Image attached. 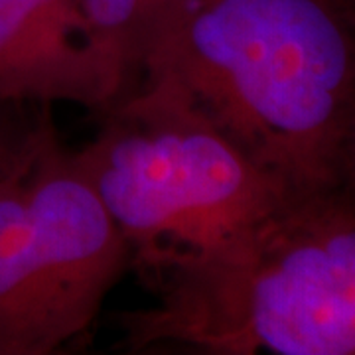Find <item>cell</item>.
Returning <instances> with one entry per match:
<instances>
[{"instance_id":"1","label":"cell","mask_w":355,"mask_h":355,"mask_svg":"<svg viewBox=\"0 0 355 355\" xmlns=\"http://www.w3.org/2000/svg\"><path fill=\"white\" fill-rule=\"evenodd\" d=\"M142 77L174 83L288 202L345 191L354 0H184Z\"/></svg>"},{"instance_id":"2","label":"cell","mask_w":355,"mask_h":355,"mask_svg":"<svg viewBox=\"0 0 355 355\" xmlns=\"http://www.w3.org/2000/svg\"><path fill=\"white\" fill-rule=\"evenodd\" d=\"M154 300L116 316L127 354L355 355V202L279 205L237 235L139 270Z\"/></svg>"},{"instance_id":"3","label":"cell","mask_w":355,"mask_h":355,"mask_svg":"<svg viewBox=\"0 0 355 355\" xmlns=\"http://www.w3.org/2000/svg\"><path fill=\"white\" fill-rule=\"evenodd\" d=\"M99 116L77 162L137 270L214 247L288 202L168 79L142 77Z\"/></svg>"},{"instance_id":"4","label":"cell","mask_w":355,"mask_h":355,"mask_svg":"<svg viewBox=\"0 0 355 355\" xmlns=\"http://www.w3.org/2000/svg\"><path fill=\"white\" fill-rule=\"evenodd\" d=\"M130 261V245L46 109L0 176V355L81 347Z\"/></svg>"},{"instance_id":"5","label":"cell","mask_w":355,"mask_h":355,"mask_svg":"<svg viewBox=\"0 0 355 355\" xmlns=\"http://www.w3.org/2000/svg\"><path fill=\"white\" fill-rule=\"evenodd\" d=\"M123 97L76 0H0V103H76L101 114Z\"/></svg>"},{"instance_id":"6","label":"cell","mask_w":355,"mask_h":355,"mask_svg":"<svg viewBox=\"0 0 355 355\" xmlns=\"http://www.w3.org/2000/svg\"><path fill=\"white\" fill-rule=\"evenodd\" d=\"M91 36L123 79L125 95L142 81L156 44L184 0H76Z\"/></svg>"},{"instance_id":"7","label":"cell","mask_w":355,"mask_h":355,"mask_svg":"<svg viewBox=\"0 0 355 355\" xmlns=\"http://www.w3.org/2000/svg\"><path fill=\"white\" fill-rule=\"evenodd\" d=\"M44 105L0 103V176L18 160L38 130Z\"/></svg>"},{"instance_id":"8","label":"cell","mask_w":355,"mask_h":355,"mask_svg":"<svg viewBox=\"0 0 355 355\" xmlns=\"http://www.w3.org/2000/svg\"><path fill=\"white\" fill-rule=\"evenodd\" d=\"M345 196H349L355 202V150H354V162H352V172H349V180H347V186H345Z\"/></svg>"},{"instance_id":"9","label":"cell","mask_w":355,"mask_h":355,"mask_svg":"<svg viewBox=\"0 0 355 355\" xmlns=\"http://www.w3.org/2000/svg\"><path fill=\"white\" fill-rule=\"evenodd\" d=\"M354 2H355V0H354Z\"/></svg>"}]
</instances>
